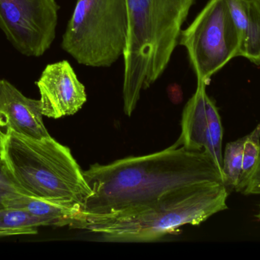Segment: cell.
Wrapping results in <instances>:
<instances>
[{
    "instance_id": "obj_12",
    "label": "cell",
    "mask_w": 260,
    "mask_h": 260,
    "mask_svg": "<svg viewBox=\"0 0 260 260\" xmlns=\"http://www.w3.org/2000/svg\"><path fill=\"white\" fill-rule=\"evenodd\" d=\"M45 226L39 218L21 209H0V238L38 234V227Z\"/></svg>"
},
{
    "instance_id": "obj_2",
    "label": "cell",
    "mask_w": 260,
    "mask_h": 260,
    "mask_svg": "<svg viewBox=\"0 0 260 260\" xmlns=\"http://www.w3.org/2000/svg\"><path fill=\"white\" fill-rule=\"evenodd\" d=\"M197 0H126L128 31L123 51V111L131 117L141 93L168 68L183 24Z\"/></svg>"
},
{
    "instance_id": "obj_15",
    "label": "cell",
    "mask_w": 260,
    "mask_h": 260,
    "mask_svg": "<svg viewBox=\"0 0 260 260\" xmlns=\"http://www.w3.org/2000/svg\"><path fill=\"white\" fill-rule=\"evenodd\" d=\"M243 151V164L239 184L236 190L242 192L254 172L260 157V124L245 136Z\"/></svg>"
},
{
    "instance_id": "obj_7",
    "label": "cell",
    "mask_w": 260,
    "mask_h": 260,
    "mask_svg": "<svg viewBox=\"0 0 260 260\" xmlns=\"http://www.w3.org/2000/svg\"><path fill=\"white\" fill-rule=\"evenodd\" d=\"M56 0H0V28L21 54L42 56L56 38Z\"/></svg>"
},
{
    "instance_id": "obj_3",
    "label": "cell",
    "mask_w": 260,
    "mask_h": 260,
    "mask_svg": "<svg viewBox=\"0 0 260 260\" xmlns=\"http://www.w3.org/2000/svg\"><path fill=\"white\" fill-rule=\"evenodd\" d=\"M229 190L218 182L202 183L165 195L129 212L76 220L70 228L100 235L111 242H151L186 224L200 225L228 209Z\"/></svg>"
},
{
    "instance_id": "obj_4",
    "label": "cell",
    "mask_w": 260,
    "mask_h": 260,
    "mask_svg": "<svg viewBox=\"0 0 260 260\" xmlns=\"http://www.w3.org/2000/svg\"><path fill=\"white\" fill-rule=\"evenodd\" d=\"M1 158L24 195L80 208L91 195L70 148L51 136L34 139L6 130Z\"/></svg>"
},
{
    "instance_id": "obj_11",
    "label": "cell",
    "mask_w": 260,
    "mask_h": 260,
    "mask_svg": "<svg viewBox=\"0 0 260 260\" xmlns=\"http://www.w3.org/2000/svg\"><path fill=\"white\" fill-rule=\"evenodd\" d=\"M5 207L21 209L39 218L45 226L71 225L80 212V206L60 204L41 198L18 194L6 200Z\"/></svg>"
},
{
    "instance_id": "obj_6",
    "label": "cell",
    "mask_w": 260,
    "mask_h": 260,
    "mask_svg": "<svg viewBox=\"0 0 260 260\" xmlns=\"http://www.w3.org/2000/svg\"><path fill=\"white\" fill-rule=\"evenodd\" d=\"M244 37L231 15L227 0H209L180 34L179 45L187 51L197 83L212 76L233 58L241 56Z\"/></svg>"
},
{
    "instance_id": "obj_14",
    "label": "cell",
    "mask_w": 260,
    "mask_h": 260,
    "mask_svg": "<svg viewBox=\"0 0 260 260\" xmlns=\"http://www.w3.org/2000/svg\"><path fill=\"white\" fill-rule=\"evenodd\" d=\"M245 137L228 143L223 155L224 184L228 189L236 190L239 184L243 164V151Z\"/></svg>"
},
{
    "instance_id": "obj_5",
    "label": "cell",
    "mask_w": 260,
    "mask_h": 260,
    "mask_svg": "<svg viewBox=\"0 0 260 260\" xmlns=\"http://www.w3.org/2000/svg\"><path fill=\"white\" fill-rule=\"evenodd\" d=\"M126 0H77L62 35V50L87 67H110L123 56Z\"/></svg>"
},
{
    "instance_id": "obj_13",
    "label": "cell",
    "mask_w": 260,
    "mask_h": 260,
    "mask_svg": "<svg viewBox=\"0 0 260 260\" xmlns=\"http://www.w3.org/2000/svg\"><path fill=\"white\" fill-rule=\"evenodd\" d=\"M247 1V27L241 56L260 65V0Z\"/></svg>"
},
{
    "instance_id": "obj_17",
    "label": "cell",
    "mask_w": 260,
    "mask_h": 260,
    "mask_svg": "<svg viewBox=\"0 0 260 260\" xmlns=\"http://www.w3.org/2000/svg\"><path fill=\"white\" fill-rule=\"evenodd\" d=\"M168 93H169L170 97L171 98L172 101L180 100L182 98V92L180 87L176 84L170 85L168 87Z\"/></svg>"
},
{
    "instance_id": "obj_8",
    "label": "cell",
    "mask_w": 260,
    "mask_h": 260,
    "mask_svg": "<svg viewBox=\"0 0 260 260\" xmlns=\"http://www.w3.org/2000/svg\"><path fill=\"white\" fill-rule=\"evenodd\" d=\"M206 86L197 83L195 93L186 102L182 114L181 134L176 143L189 151H206L222 171L224 131L218 108L208 96Z\"/></svg>"
},
{
    "instance_id": "obj_1",
    "label": "cell",
    "mask_w": 260,
    "mask_h": 260,
    "mask_svg": "<svg viewBox=\"0 0 260 260\" xmlns=\"http://www.w3.org/2000/svg\"><path fill=\"white\" fill-rule=\"evenodd\" d=\"M83 174L91 195L74 221L120 215L185 188L224 182L222 171L208 153L189 151L176 142L148 155L126 157L106 165L95 163Z\"/></svg>"
},
{
    "instance_id": "obj_10",
    "label": "cell",
    "mask_w": 260,
    "mask_h": 260,
    "mask_svg": "<svg viewBox=\"0 0 260 260\" xmlns=\"http://www.w3.org/2000/svg\"><path fill=\"white\" fill-rule=\"evenodd\" d=\"M40 100L26 97L12 83L0 79V128L34 139L50 137Z\"/></svg>"
},
{
    "instance_id": "obj_9",
    "label": "cell",
    "mask_w": 260,
    "mask_h": 260,
    "mask_svg": "<svg viewBox=\"0 0 260 260\" xmlns=\"http://www.w3.org/2000/svg\"><path fill=\"white\" fill-rule=\"evenodd\" d=\"M43 115L58 119L73 115L87 101L85 87L70 62L48 64L36 82Z\"/></svg>"
},
{
    "instance_id": "obj_19",
    "label": "cell",
    "mask_w": 260,
    "mask_h": 260,
    "mask_svg": "<svg viewBox=\"0 0 260 260\" xmlns=\"http://www.w3.org/2000/svg\"><path fill=\"white\" fill-rule=\"evenodd\" d=\"M256 218H258V219L260 221V205H259V212H258V214L257 215H256Z\"/></svg>"
},
{
    "instance_id": "obj_16",
    "label": "cell",
    "mask_w": 260,
    "mask_h": 260,
    "mask_svg": "<svg viewBox=\"0 0 260 260\" xmlns=\"http://www.w3.org/2000/svg\"><path fill=\"white\" fill-rule=\"evenodd\" d=\"M18 194L24 193L15 183L4 160L0 158V209L5 208L6 200Z\"/></svg>"
},
{
    "instance_id": "obj_18",
    "label": "cell",
    "mask_w": 260,
    "mask_h": 260,
    "mask_svg": "<svg viewBox=\"0 0 260 260\" xmlns=\"http://www.w3.org/2000/svg\"><path fill=\"white\" fill-rule=\"evenodd\" d=\"M5 137H6V133H3L0 129V158L3 156V148H4Z\"/></svg>"
}]
</instances>
